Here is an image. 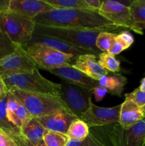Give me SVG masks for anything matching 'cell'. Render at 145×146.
Masks as SVG:
<instances>
[{"label":"cell","mask_w":145,"mask_h":146,"mask_svg":"<svg viewBox=\"0 0 145 146\" xmlns=\"http://www.w3.org/2000/svg\"><path fill=\"white\" fill-rule=\"evenodd\" d=\"M121 104L111 108H105L95 105L90 100L89 107L81 115L80 118L89 128L102 127L119 123Z\"/></svg>","instance_id":"obj_9"},{"label":"cell","mask_w":145,"mask_h":146,"mask_svg":"<svg viewBox=\"0 0 145 146\" xmlns=\"http://www.w3.org/2000/svg\"><path fill=\"white\" fill-rule=\"evenodd\" d=\"M16 117L17 121V127L20 129L26 126L34 118L21 101L19 102L16 113Z\"/></svg>","instance_id":"obj_29"},{"label":"cell","mask_w":145,"mask_h":146,"mask_svg":"<svg viewBox=\"0 0 145 146\" xmlns=\"http://www.w3.org/2000/svg\"><path fill=\"white\" fill-rule=\"evenodd\" d=\"M44 1L55 9L94 10L87 4L85 0H44Z\"/></svg>","instance_id":"obj_20"},{"label":"cell","mask_w":145,"mask_h":146,"mask_svg":"<svg viewBox=\"0 0 145 146\" xmlns=\"http://www.w3.org/2000/svg\"><path fill=\"white\" fill-rule=\"evenodd\" d=\"M69 138L66 135L46 131L43 141L46 146H67Z\"/></svg>","instance_id":"obj_24"},{"label":"cell","mask_w":145,"mask_h":146,"mask_svg":"<svg viewBox=\"0 0 145 146\" xmlns=\"http://www.w3.org/2000/svg\"><path fill=\"white\" fill-rule=\"evenodd\" d=\"M9 92V90L6 86L5 83L4 82L1 77L0 76V101L4 98L5 96L7 95Z\"/></svg>","instance_id":"obj_37"},{"label":"cell","mask_w":145,"mask_h":146,"mask_svg":"<svg viewBox=\"0 0 145 146\" xmlns=\"http://www.w3.org/2000/svg\"><path fill=\"white\" fill-rule=\"evenodd\" d=\"M0 146H18L16 143L0 130Z\"/></svg>","instance_id":"obj_33"},{"label":"cell","mask_w":145,"mask_h":146,"mask_svg":"<svg viewBox=\"0 0 145 146\" xmlns=\"http://www.w3.org/2000/svg\"><path fill=\"white\" fill-rule=\"evenodd\" d=\"M107 90L104 87L101 86H98L95 87L92 91V95H94L95 98V101L97 102L101 101L104 98H105V95L107 94Z\"/></svg>","instance_id":"obj_32"},{"label":"cell","mask_w":145,"mask_h":146,"mask_svg":"<svg viewBox=\"0 0 145 146\" xmlns=\"http://www.w3.org/2000/svg\"><path fill=\"white\" fill-rule=\"evenodd\" d=\"M89 133V126L83 121L77 118L70 125L66 135L69 139L80 141L86 138Z\"/></svg>","instance_id":"obj_21"},{"label":"cell","mask_w":145,"mask_h":146,"mask_svg":"<svg viewBox=\"0 0 145 146\" xmlns=\"http://www.w3.org/2000/svg\"><path fill=\"white\" fill-rule=\"evenodd\" d=\"M125 49L123 47V46L122 45V44H121V43L117 39L116 37H115L113 43L112 44V45H111L110 48H109V51H108L107 52L109 53L110 54H112V55L115 56L117 55V54H120V53L122 52V51H123Z\"/></svg>","instance_id":"obj_34"},{"label":"cell","mask_w":145,"mask_h":146,"mask_svg":"<svg viewBox=\"0 0 145 146\" xmlns=\"http://www.w3.org/2000/svg\"><path fill=\"white\" fill-rule=\"evenodd\" d=\"M35 26L32 19L9 10L0 12V27L16 45L28 44L34 36Z\"/></svg>","instance_id":"obj_6"},{"label":"cell","mask_w":145,"mask_h":146,"mask_svg":"<svg viewBox=\"0 0 145 146\" xmlns=\"http://www.w3.org/2000/svg\"><path fill=\"white\" fill-rule=\"evenodd\" d=\"M53 75L59 77L63 81L81 87L90 91L99 86L98 81H95L72 66L61 67L49 71Z\"/></svg>","instance_id":"obj_11"},{"label":"cell","mask_w":145,"mask_h":146,"mask_svg":"<svg viewBox=\"0 0 145 146\" xmlns=\"http://www.w3.org/2000/svg\"><path fill=\"white\" fill-rule=\"evenodd\" d=\"M7 116L9 121L14 124L15 126L17 127V121L16 117V113L17 108H18V104L20 101L18 98L15 96L12 93L8 92L7 95Z\"/></svg>","instance_id":"obj_26"},{"label":"cell","mask_w":145,"mask_h":146,"mask_svg":"<svg viewBox=\"0 0 145 146\" xmlns=\"http://www.w3.org/2000/svg\"><path fill=\"white\" fill-rule=\"evenodd\" d=\"M14 141L16 143V144L18 145V146H46L45 144H44V142L38 144V145L33 144L32 143L28 141L26 138H24V137L22 135V134H21L20 136H18Z\"/></svg>","instance_id":"obj_35"},{"label":"cell","mask_w":145,"mask_h":146,"mask_svg":"<svg viewBox=\"0 0 145 146\" xmlns=\"http://www.w3.org/2000/svg\"><path fill=\"white\" fill-rule=\"evenodd\" d=\"M9 91L18 98L34 118L45 116L60 111H65L74 115L61 98L26 92L16 88H9Z\"/></svg>","instance_id":"obj_5"},{"label":"cell","mask_w":145,"mask_h":146,"mask_svg":"<svg viewBox=\"0 0 145 146\" xmlns=\"http://www.w3.org/2000/svg\"><path fill=\"white\" fill-rule=\"evenodd\" d=\"M101 31L79 29L66 27H51L36 24L34 35L45 36L63 40L91 51L97 57L102 51L95 46L97 37Z\"/></svg>","instance_id":"obj_2"},{"label":"cell","mask_w":145,"mask_h":146,"mask_svg":"<svg viewBox=\"0 0 145 146\" xmlns=\"http://www.w3.org/2000/svg\"><path fill=\"white\" fill-rule=\"evenodd\" d=\"M143 146H145V141H144V145H143Z\"/></svg>","instance_id":"obj_41"},{"label":"cell","mask_w":145,"mask_h":146,"mask_svg":"<svg viewBox=\"0 0 145 146\" xmlns=\"http://www.w3.org/2000/svg\"><path fill=\"white\" fill-rule=\"evenodd\" d=\"M16 48L17 45L10 40L0 27V59L14 53Z\"/></svg>","instance_id":"obj_27"},{"label":"cell","mask_w":145,"mask_h":146,"mask_svg":"<svg viewBox=\"0 0 145 146\" xmlns=\"http://www.w3.org/2000/svg\"><path fill=\"white\" fill-rule=\"evenodd\" d=\"M21 47L38 69L49 71L61 67L72 66L78 58L60 52L44 44L28 43L21 45Z\"/></svg>","instance_id":"obj_4"},{"label":"cell","mask_w":145,"mask_h":146,"mask_svg":"<svg viewBox=\"0 0 145 146\" xmlns=\"http://www.w3.org/2000/svg\"><path fill=\"white\" fill-rule=\"evenodd\" d=\"M67 146H105V145L90 131V133L84 139L80 141L69 139Z\"/></svg>","instance_id":"obj_28"},{"label":"cell","mask_w":145,"mask_h":146,"mask_svg":"<svg viewBox=\"0 0 145 146\" xmlns=\"http://www.w3.org/2000/svg\"><path fill=\"white\" fill-rule=\"evenodd\" d=\"M142 112H143L144 116V118H145V106H144L142 107Z\"/></svg>","instance_id":"obj_40"},{"label":"cell","mask_w":145,"mask_h":146,"mask_svg":"<svg viewBox=\"0 0 145 146\" xmlns=\"http://www.w3.org/2000/svg\"><path fill=\"white\" fill-rule=\"evenodd\" d=\"M125 97L130 98L141 108L145 106V91H141L139 88L134 90L130 94H126Z\"/></svg>","instance_id":"obj_30"},{"label":"cell","mask_w":145,"mask_h":146,"mask_svg":"<svg viewBox=\"0 0 145 146\" xmlns=\"http://www.w3.org/2000/svg\"><path fill=\"white\" fill-rule=\"evenodd\" d=\"M116 36L115 33L101 31L97 37L95 46L102 52H107Z\"/></svg>","instance_id":"obj_25"},{"label":"cell","mask_w":145,"mask_h":146,"mask_svg":"<svg viewBox=\"0 0 145 146\" xmlns=\"http://www.w3.org/2000/svg\"><path fill=\"white\" fill-rule=\"evenodd\" d=\"M96 58L97 56L94 54L80 55L77 58L72 67L79 70L92 79L99 81L102 77L107 75L108 71L100 65Z\"/></svg>","instance_id":"obj_15"},{"label":"cell","mask_w":145,"mask_h":146,"mask_svg":"<svg viewBox=\"0 0 145 146\" xmlns=\"http://www.w3.org/2000/svg\"><path fill=\"white\" fill-rule=\"evenodd\" d=\"M29 43L44 44V45L48 46L60 52L68 54V55L74 56L75 57H78L79 56L84 55V54H93L88 50L84 49V48L70 44L65 41L56 38H53V37L45 36H38L34 34L32 39Z\"/></svg>","instance_id":"obj_14"},{"label":"cell","mask_w":145,"mask_h":146,"mask_svg":"<svg viewBox=\"0 0 145 146\" xmlns=\"http://www.w3.org/2000/svg\"><path fill=\"white\" fill-rule=\"evenodd\" d=\"M139 88L141 90V91H145V76L144 77V78L142 79V81H141V84H140V86H139Z\"/></svg>","instance_id":"obj_39"},{"label":"cell","mask_w":145,"mask_h":146,"mask_svg":"<svg viewBox=\"0 0 145 146\" xmlns=\"http://www.w3.org/2000/svg\"><path fill=\"white\" fill-rule=\"evenodd\" d=\"M85 1L92 9L95 10V11H99L102 2L100 0H85Z\"/></svg>","instance_id":"obj_36"},{"label":"cell","mask_w":145,"mask_h":146,"mask_svg":"<svg viewBox=\"0 0 145 146\" xmlns=\"http://www.w3.org/2000/svg\"><path fill=\"white\" fill-rule=\"evenodd\" d=\"M127 82L126 77L122 75L105 76L98 81L99 85L107 90V92L113 96L121 97L125 85Z\"/></svg>","instance_id":"obj_17"},{"label":"cell","mask_w":145,"mask_h":146,"mask_svg":"<svg viewBox=\"0 0 145 146\" xmlns=\"http://www.w3.org/2000/svg\"><path fill=\"white\" fill-rule=\"evenodd\" d=\"M10 0H0V12L9 10Z\"/></svg>","instance_id":"obj_38"},{"label":"cell","mask_w":145,"mask_h":146,"mask_svg":"<svg viewBox=\"0 0 145 146\" xmlns=\"http://www.w3.org/2000/svg\"><path fill=\"white\" fill-rule=\"evenodd\" d=\"M21 132L23 136L28 141L38 145L44 142L43 138L46 130L39 123L36 118H33L26 126L21 128Z\"/></svg>","instance_id":"obj_19"},{"label":"cell","mask_w":145,"mask_h":146,"mask_svg":"<svg viewBox=\"0 0 145 146\" xmlns=\"http://www.w3.org/2000/svg\"><path fill=\"white\" fill-rule=\"evenodd\" d=\"M77 117L65 111H60L36 120L46 131L66 135L70 125L77 119Z\"/></svg>","instance_id":"obj_12"},{"label":"cell","mask_w":145,"mask_h":146,"mask_svg":"<svg viewBox=\"0 0 145 146\" xmlns=\"http://www.w3.org/2000/svg\"><path fill=\"white\" fill-rule=\"evenodd\" d=\"M92 91L63 81L61 83V98L78 118L87 111Z\"/></svg>","instance_id":"obj_8"},{"label":"cell","mask_w":145,"mask_h":146,"mask_svg":"<svg viewBox=\"0 0 145 146\" xmlns=\"http://www.w3.org/2000/svg\"><path fill=\"white\" fill-rule=\"evenodd\" d=\"M36 66L27 57L21 46L14 53L0 59V76L16 73L31 72Z\"/></svg>","instance_id":"obj_10"},{"label":"cell","mask_w":145,"mask_h":146,"mask_svg":"<svg viewBox=\"0 0 145 146\" xmlns=\"http://www.w3.org/2000/svg\"><path fill=\"white\" fill-rule=\"evenodd\" d=\"M144 118L142 108L133 101L125 97V100L121 104L119 113V125L121 128L127 130L134 125Z\"/></svg>","instance_id":"obj_16"},{"label":"cell","mask_w":145,"mask_h":146,"mask_svg":"<svg viewBox=\"0 0 145 146\" xmlns=\"http://www.w3.org/2000/svg\"><path fill=\"white\" fill-rule=\"evenodd\" d=\"M99 14L116 25L133 31L139 35H143L144 31L138 27L132 19L129 7L121 4L118 1L105 0L102 2Z\"/></svg>","instance_id":"obj_7"},{"label":"cell","mask_w":145,"mask_h":146,"mask_svg":"<svg viewBox=\"0 0 145 146\" xmlns=\"http://www.w3.org/2000/svg\"><path fill=\"white\" fill-rule=\"evenodd\" d=\"M8 90L16 88L26 92L61 98V84L44 78L38 68L31 72L16 73L1 76Z\"/></svg>","instance_id":"obj_3"},{"label":"cell","mask_w":145,"mask_h":146,"mask_svg":"<svg viewBox=\"0 0 145 146\" xmlns=\"http://www.w3.org/2000/svg\"><path fill=\"white\" fill-rule=\"evenodd\" d=\"M129 9L135 24L142 29H145V0L132 1Z\"/></svg>","instance_id":"obj_22"},{"label":"cell","mask_w":145,"mask_h":146,"mask_svg":"<svg viewBox=\"0 0 145 146\" xmlns=\"http://www.w3.org/2000/svg\"><path fill=\"white\" fill-rule=\"evenodd\" d=\"M55 9L44 0H10L9 10L34 19L41 13Z\"/></svg>","instance_id":"obj_13"},{"label":"cell","mask_w":145,"mask_h":146,"mask_svg":"<svg viewBox=\"0 0 145 146\" xmlns=\"http://www.w3.org/2000/svg\"><path fill=\"white\" fill-rule=\"evenodd\" d=\"M8 95V94H7ZM5 96L0 101V130L15 141L21 135V129L11 123L7 116V103L8 96Z\"/></svg>","instance_id":"obj_18"},{"label":"cell","mask_w":145,"mask_h":146,"mask_svg":"<svg viewBox=\"0 0 145 146\" xmlns=\"http://www.w3.org/2000/svg\"><path fill=\"white\" fill-rule=\"evenodd\" d=\"M34 21L36 24L51 27L95 30L115 34L125 29L105 19L95 10L53 9L38 14Z\"/></svg>","instance_id":"obj_1"},{"label":"cell","mask_w":145,"mask_h":146,"mask_svg":"<svg viewBox=\"0 0 145 146\" xmlns=\"http://www.w3.org/2000/svg\"><path fill=\"white\" fill-rule=\"evenodd\" d=\"M100 65L107 71L117 73L120 71V62L114 55L108 52H101L98 56Z\"/></svg>","instance_id":"obj_23"},{"label":"cell","mask_w":145,"mask_h":146,"mask_svg":"<svg viewBox=\"0 0 145 146\" xmlns=\"http://www.w3.org/2000/svg\"><path fill=\"white\" fill-rule=\"evenodd\" d=\"M116 38L122 44L125 49L129 48L134 41L133 36L127 31H123L119 34H117Z\"/></svg>","instance_id":"obj_31"}]
</instances>
